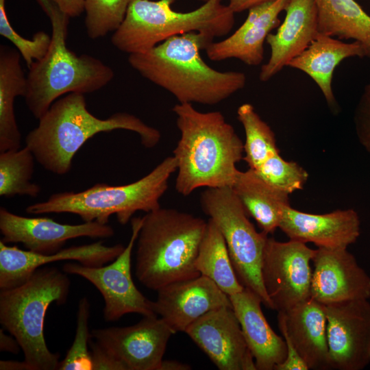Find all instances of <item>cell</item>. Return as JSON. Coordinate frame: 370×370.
Segmentation results:
<instances>
[{
    "instance_id": "obj_1",
    "label": "cell",
    "mask_w": 370,
    "mask_h": 370,
    "mask_svg": "<svg viewBox=\"0 0 370 370\" xmlns=\"http://www.w3.org/2000/svg\"><path fill=\"white\" fill-rule=\"evenodd\" d=\"M212 42L198 32H189L171 37L147 51L130 54L128 62L179 103L214 105L243 89L247 77L243 72H222L208 65L200 51Z\"/></svg>"
},
{
    "instance_id": "obj_2",
    "label": "cell",
    "mask_w": 370,
    "mask_h": 370,
    "mask_svg": "<svg viewBox=\"0 0 370 370\" xmlns=\"http://www.w3.org/2000/svg\"><path fill=\"white\" fill-rule=\"evenodd\" d=\"M173 111L180 132L173 152L177 192L187 196L201 187H232L244 153L234 128L221 112H199L192 103H178Z\"/></svg>"
},
{
    "instance_id": "obj_3",
    "label": "cell",
    "mask_w": 370,
    "mask_h": 370,
    "mask_svg": "<svg viewBox=\"0 0 370 370\" xmlns=\"http://www.w3.org/2000/svg\"><path fill=\"white\" fill-rule=\"evenodd\" d=\"M38 125L25 137V145L47 171L65 175L76 153L90 138L101 132L125 130L136 133L143 145L155 147L160 132L127 112H116L106 119L87 109L84 94L71 92L57 99L38 119Z\"/></svg>"
},
{
    "instance_id": "obj_4",
    "label": "cell",
    "mask_w": 370,
    "mask_h": 370,
    "mask_svg": "<svg viewBox=\"0 0 370 370\" xmlns=\"http://www.w3.org/2000/svg\"><path fill=\"white\" fill-rule=\"evenodd\" d=\"M51 25L46 54L33 62L27 75L26 106L39 119L57 99L71 92L90 93L108 85L113 69L88 54L77 55L66 43L70 18L54 0H36Z\"/></svg>"
},
{
    "instance_id": "obj_5",
    "label": "cell",
    "mask_w": 370,
    "mask_h": 370,
    "mask_svg": "<svg viewBox=\"0 0 370 370\" xmlns=\"http://www.w3.org/2000/svg\"><path fill=\"white\" fill-rule=\"evenodd\" d=\"M206 227L203 219L172 208L146 213L136 240L138 281L158 291L199 276L195 261Z\"/></svg>"
},
{
    "instance_id": "obj_6",
    "label": "cell",
    "mask_w": 370,
    "mask_h": 370,
    "mask_svg": "<svg viewBox=\"0 0 370 370\" xmlns=\"http://www.w3.org/2000/svg\"><path fill=\"white\" fill-rule=\"evenodd\" d=\"M56 267L38 268L23 283L1 290L0 323L18 342L32 370L58 369L60 355L48 348L44 336L47 310L66 302L71 282Z\"/></svg>"
},
{
    "instance_id": "obj_7",
    "label": "cell",
    "mask_w": 370,
    "mask_h": 370,
    "mask_svg": "<svg viewBox=\"0 0 370 370\" xmlns=\"http://www.w3.org/2000/svg\"><path fill=\"white\" fill-rule=\"evenodd\" d=\"M175 0H132L111 43L128 53H143L165 40L189 32H198L213 42L227 35L235 23V13L221 0H207L198 8L176 12Z\"/></svg>"
},
{
    "instance_id": "obj_8",
    "label": "cell",
    "mask_w": 370,
    "mask_h": 370,
    "mask_svg": "<svg viewBox=\"0 0 370 370\" xmlns=\"http://www.w3.org/2000/svg\"><path fill=\"white\" fill-rule=\"evenodd\" d=\"M177 171L174 156L164 158L150 173L125 185L97 183L79 192L51 195L47 200L28 206V214L71 213L84 222L96 221L108 224L110 217L116 216L125 225L137 211L146 213L160 208V199L168 188L169 180Z\"/></svg>"
},
{
    "instance_id": "obj_9",
    "label": "cell",
    "mask_w": 370,
    "mask_h": 370,
    "mask_svg": "<svg viewBox=\"0 0 370 370\" xmlns=\"http://www.w3.org/2000/svg\"><path fill=\"white\" fill-rule=\"evenodd\" d=\"M200 204L221 232L241 284L272 309L261 271L268 235L256 231L232 187L206 188L201 195Z\"/></svg>"
},
{
    "instance_id": "obj_10",
    "label": "cell",
    "mask_w": 370,
    "mask_h": 370,
    "mask_svg": "<svg viewBox=\"0 0 370 370\" xmlns=\"http://www.w3.org/2000/svg\"><path fill=\"white\" fill-rule=\"evenodd\" d=\"M132 234L122 253L108 264L88 267L79 262L63 265L67 274L79 275L92 284L104 299V319H119L126 314L137 313L143 317L156 315L153 301L148 299L134 283L131 272L132 250L143 223V217L130 220Z\"/></svg>"
},
{
    "instance_id": "obj_11",
    "label": "cell",
    "mask_w": 370,
    "mask_h": 370,
    "mask_svg": "<svg viewBox=\"0 0 370 370\" xmlns=\"http://www.w3.org/2000/svg\"><path fill=\"white\" fill-rule=\"evenodd\" d=\"M315 250L300 241L268 237L261 271L272 309L286 312L310 298V262Z\"/></svg>"
},
{
    "instance_id": "obj_12",
    "label": "cell",
    "mask_w": 370,
    "mask_h": 370,
    "mask_svg": "<svg viewBox=\"0 0 370 370\" xmlns=\"http://www.w3.org/2000/svg\"><path fill=\"white\" fill-rule=\"evenodd\" d=\"M330 369L362 370L370 363L368 299L324 305Z\"/></svg>"
},
{
    "instance_id": "obj_13",
    "label": "cell",
    "mask_w": 370,
    "mask_h": 370,
    "mask_svg": "<svg viewBox=\"0 0 370 370\" xmlns=\"http://www.w3.org/2000/svg\"><path fill=\"white\" fill-rule=\"evenodd\" d=\"M157 316L143 317L130 326L95 329L91 337L127 370H160L169 340L175 332Z\"/></svg>"
},
{
    "instance_id": "obj_14",
    "label": "cell",
    "mask_w": 370,
    "mask_h": 370,
    "mask_svg": "<svg viewBox=\"0 0 370 370\" xmlns=\"http://www.w3.org/2000/svg\"><path fill=\"white\" fill-rule=\"evenodd\" d=\"M185 333L220 370H256L232 307L211 310L193 322Z\"/></svg>"
},
{
    "instance_id": "obj_15",
    "label": "cell",
    "mask_w": 370,
    "mask_h": 370,
    "mask_svg": "<svg viewBox=\"0 0 370 370\" xmlns=\"http://www.w3.org/2000/svg\"><path fill=\"white\" fill-rule=\"evenodd\" d=\"M1 241L21 243L27 250L42 254L56 252L68 240L79 237L106 238L114 234L108 224L96 221L71 225L60 223L49 217H26L0 208Z\"/></svg>"
},
{
    "instance_id": "obj_16",
    "label": "cell",
    "mask_w": 370,
    "mask_h": 370,
    "mask_svg": "<svg viewBox=\"0 0 370 370\" xmlns=\"http://www.w3.org/2000/svg\"><path fill=\"white\" fill-rule=\"evenodd\" d=\"M312 262L310 298L323 305L370 298V276L347 248L318 247Z\"/></svg>"
},
{
    "instance_id": "obj_17",
    "label": "cell",
    "mask_w": 370,
    "mask_h": 370,
    "mask_svg": "<svg viewBox=\"0 0 370 370\" xmlns=\"http://www.w3.org/2000/svg\"><path fill=\"white\" fill-rule=\"evenodd\" d=\"M157 293L153 311L175 333L185 332L189 325L211 310L232 307L230 297L201 275L170 284Z\"/></svg>"
},
{
    "instance_id": "obj_18",
    "label": "cell",
    "mask_w": 370,
    "mask_h": 370,
    "mask_svg": "<svg viewBox=\"0 0 370 370\" xmlns=\"http://www.w3.org/2000/svg\"><path fill=\"white\" fill-rule=\"evenodd\" d=\"M121 244L107 246L101 241L72 246L48 254L8 246L0 241V288H10L23 283L42 266L60 260H75L88 267H100L113 261L123 251Z\"/></svg>"
},
{
    "instance_id": "obj_19",
    "label": "cell",
    "mask_w": 370,
    "mask_h": 370,
    "mask_svg": "<svg viewBox=\"0 0 370 370\" xmlns=\"http://www.w3.org/2000/svg\"><path fill=\"white\" fill-rule=\"evenodd\" d=\"M279 228L290 240L312 243L318 247L347 248L360 234V221L354 209L311 214L288 205L282 210Z\"/></svg>"
},
{
    "instance_id": "obj_20",
    "label": "cell",
    "mask_w": 370,
    "mask_h": 370,
    "mask_svg": "<svg viewBox=\"0 0 370 370\" xmlns=\"http://www.w3.org/2000/svg\"><path fill=\"white\" fill-rule=\"evenodd\" d=\"M283 22L275 33H270L266 42L271 49L267 63L259 73L261 82H267L288 66L319 34L317 10L314 0H288Z\"/></svg>"
},
{
    "instance_id": "obj_21",
    "label": "cell",
    "mask_w": 370,
    "mask_h": 370,
    "mask_svg": "<svg viewBox=\"0 0 370 370\" xmlns=\"http://www.w3.org/2000/svg\"><path fill=\"white\" fill-rule=\"evenodd\" d=\"M288 0H275L249 10L243 23L227 38L212 42L205 49L212 61L235 58L249 66H258L264 59V43L280 24L279 15Z\"/></svg>"
},
{
    "instance_id": "obj_22",
    "label": "cell",
    "mask_w": 370,
    "mask_h": 370,
    "mask_svg": "<svg viewBox=\"0 0 370 370\" xmlns=\"http://www.w3.org/2000/svg\"><path fill=\"white\" fill-rule=\"evenodd\" d=\"M278 321L309 369H330L323 304L310 298L286 312H278Z\"/></svg>"
},
{
    "instance_id": "obj_23",
    "label": "cell",
    "mask_w": 370,
    "mask_h": 370,
    "mask_svg": "<svg viewBox=\"0 0 370 370\" xmlns=\"http://www.w3.org/2000/svg\"><path fill=\"white\" fill-rule=\"evenodd\" d=\"M229 297L256 370H275L286 358V345L267 322L261 299L246 288Z\"/></svg>"
},
{
    "instance_id": "obj_24",
    "label": "cell",
    "mask_w": 370,
    "mask_h": 370,
    "mask_svg": "<svg viewBox=\"0 0 370 370\" xmlns=\"http://www.w3.org/2000/svg\"><path fill=\"white\" fill-rule=\"evenodd\" d=\"M365 58L361 45L356 42H344L341 39L320 34L288 66L308 75L319 88L326 103L334 112H338L332 86L335 69L345 59Z\"/></svg>"
},
{
    "instance_id": "obj_25",
    "label": "cell",
    "mask_w": 370,
    "mask_h": 370,
    "mask_svg": "<svg viewBox=\"0 0 370 370\" xmlns=\"http://www.w3.org/2000/svg\"><path fill=\"white\" fill-rule=\"evenodd\" d=\"M16 48L0 46V152L21 147V134L14 113V101L27 91V75Z\"/></svg>"
},
{
    "instance_id": "obj_26",
    "label": "cell",
    "mask_w": 370,
    "mask_h": 370,
    "mask_svg": "<svg viewBox=\"0 0 370 370\" xmlns=\"http://www.w3.org/2000/svg\"><path fill=\"white\" fill-rule=\"evenodd\" d=\"M232 188L262 232L268 235L279 227L282 210L290 205L288 194L269 184L249 168L238 171Z\"/></svg>"
},
{
    "instance_id": "obj_27",
    "label": "cell",
    "mask_w": 370,
    "mask_h": 370,
    "mask_svg": "<svg viewBox=\"0 0 370 370\" xmlns=\"http://www.w3.org/2000/svg\"><path fill=\"white\" fill-rule=\"evenodd\" d=\"M320 34L352 40L370 60V16L355 0H314Z\"/></svg>"
},
{
    "instance_id": "obj_28",
    "label": "cell",
    "mask_w": 370,
    "mask_h": 370,
    "mask_svg": "<svg viewBox=\"0 0 370 370\" xmlns=\"http://www.w3.org/2000/svg\"><path fill=\"white\" fill-rule=\"evenodd\" d=\"M195 267L201 275L211 280L228 296L244 289L234 269L225 240L209 219L199 246Z\"/></svg>"
},
{
    "instance_id": "obj_29",
    "label": "cell",
    "mask_w": 370,
    "mask_h": 370,
    "mask_svg": "<svg viewBox=\"0 0 370 370\" xmlns=\"http://www.w3.org/2000/svg\"><path fill=\"white\" fill-rule=\"evenodd\" d=\"M35 156L26 145L16 150L0 152V195H17L36 197L40 187L32 182Z\"/></svg>"
},
{
    "instance_id": "obj_30",
    "label": "cell",
    "mask_w": 370,
    "mask_h": 370,
    "mask_svg": "<svg viewBox=\"0 0 370 370\" xmlns=\"http://www.w3.org/2000/svg\"><path fill=\"white\" fill-rule=\"evenodd\" d=\"M237 118L242 124L245 134L243 160L249 169H256L271 155L280 152L275 136L271 127L263 121L249 103L241 105Z\"/></svg>"
},
{
    "instance_id": "obj_31",
    "label": "cell",
    "mask_w": 370,
    "mask_h": 370,
    "mask_svg": "<svg viewBox=\"0 0 370 370\" xmlns=\"http://www.w3.org/2000/svg\"><path fill=\"white\" fill-rule=\"evenodd\" d=\"M132 0H84V25L91 39L114 32L123 23Z\"/></svg>"
},
{
    "instance_id": "obj_32",
    "label": "cell",
    "mask_w": 370,
    "mask_h": 370,
    "mask_svg": "<svg viewBox=\"0 0 370 370\" xmlns=\"http://www.w3.org/2000/svg\"><path fill=\"white\" fill-rule=\"evenodd\" d=\"M254 171L269 184L288 195L303 189L308 178L302 166L284 160L280 152L271 155Z\"/></svg>"
},
{
    "instance_id": "obj_33",
    "label": "cell",
    "mask_w": 370,
    "mask_h": 370,
    "mask_svg": "<svg viewBox=\"0 0 370 370\" xmlns=\"http://www.w3.org/2000/svg\"><path fill=\"white\" fill-rule=\"evenodd\" d=\"M90 303L84 297L79 301L77 328L74 341L58 370H92V359L88 350L91 333L88 329Z\"/></svg>"
},
{
    "instance_id": "obj_34",
    "label": "cell",
    "mask_w": 370,
    "mask_h": 370,
    "mask_svg": "<svg viewBox=\"0 0 370 370\" xmlns=\"http://www.w3.org/2000/svg\"><path fill=\"white\" fill-rule=\"evenodd\" d=\"M5 0H0V34L10 41L18 51L28 68L46 54L51 36L43 31L35 33L32 39L21 36L12 27L5 10Z\"/></svg>"
},
{
    "instance_id": "obj_35",
    "label": "cell",
    "mask_w": 370,
    "mask_h": 370,
    "mask_svg": "<svg viewBox=\"0 0 370 370\" xmlns=\"http://www.w3.org/2000/svg\"><path fill=\"white\" fill-rule=\"evenodd\" d=\"M354 123L360 143L370 153V83L365 86L355 108Z\"/></svg>"
},
{
    "instance_id": "obj_36",
    "label": "cell",
    "mask_w": 370,
    "mask_h": 370,
    "mask_svg": "<svg viewBox=\"0 0 370 370\" xmlns=\"http://www.w3.org/2000/svg\"><path fill=\"white\" fill-rule=\"evenodd\" d=\"M92 370H127V367L97 341L90 340Z\"/></svg>"
},
{
    "instance_id": "obj_37",
    "label": "cell",
    "mask_w": 370,
    "mask_h": 370,
    "mask_svg": "<svg viewBox=\"0 0 370 370\" xmlns=\"http://www.w3.org/2000/svg\"><path fill=\"white\" fill-rule=\"evenodd\" d=\"M286 345V356L275 370H308V367L301 358L291 338L283 328H280Z\"/></svg>"
},
{
    "instance_id": "obj_38",
    "label": "cell",
    "mask_w": 370,
    "mask_h": 370,
    "mask_svg": "<svg viewBox=\"0 0 370 370\" xmlns=\"http://www.w3.org/2000/svg\"><path fill=\"white\" fill-rule=\"evenodd\" d=\"M71 17L79 16L84 11V0H54Z\"/></svg>"
},
{
    "instance_id": "obj_39",
    "label": "cell",
    "mask_w": 370,
    "mask_h": 370,
    "mask_svg": "<svg viewBox=\"0 0 370 370\" xmlns=\"http://www.w3.org/2000/svg\"><path fill=\"white\" fill-rule=\"evenodd\" d=\"M21 349L18 341L12 335L7 334L3 329L0 330V350L17 354Z\"/></svg>"
},
{
    "instance_id": "obj_40",
    "label": "cell",
    "mask_w": 370,
    "mask_h": 370,
    "mask_svg": "<svg viewBox=\"0 0 370 370\" xmlns=\"http://www.w3.org/2000/svg\"><path fill=\"white\" fill-rule=\"evenodd\" d=\"M275 0H229L228 6L234 12L238 13L246 10Z\"/></svg>"
},
{
    "instance_id": "obj_41",
    "label": "cell",
    "mask_w": 370,
    "mask_h": 370,
    "mask_svg": "<svg viewBox=\"0 0 370 370\" xmlns=\"http://www.w3.org/2000/svg\"><path fill=\"white\" fill-rule=\"evenodd\" d=\"M1 370H32L31 367L24 360L23 362L16 360H1Z\"/></svg>"
},
{
    "instance_id": "obj_42",
    "label": "cell",
    "mask_w": 370,
    "mask_h": 370,
    "mask_svg": "<svg viewBox=\"0 0 370 370\" xmlns=\"http://www.w3.org/2000/svg\"><path fill=\"white\" fill-rule=\"evenodd\" d=\"M191 367L186 363L173 360H163L160 370H189Z\"/></svg>"
},
{
    "instance_id": "obj_43",
    "label": "cell",
    "mask_w": 370,
    "mask_h": 370,
    "mask_svg": "<svg viewBox=\"0 0 370 370\" xmlns=\"http://www.w3.org/2000/svg\"><path fill=\"white\" fill-rule=\"evenodd\" d=\"M197 1H203V2H206L207 0H197Z\"/></svg>"
}]
</instances>
